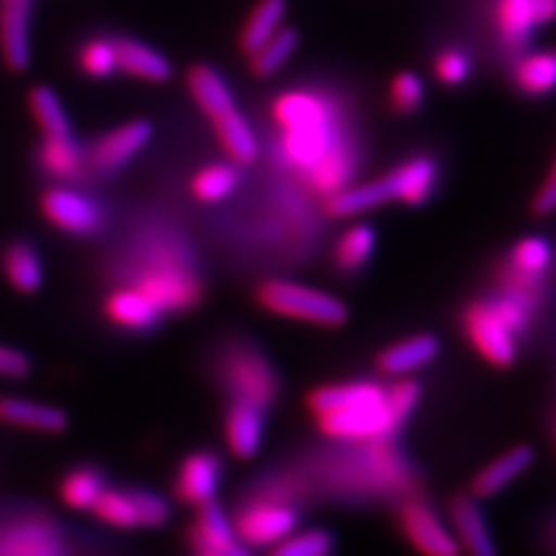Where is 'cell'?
<instances>
[{
    "label": "cell",
    "mask_w": 556,
    "mask_h": 556,
    "mask_svg": "<svg viewBox=\"0 0 556 556\" xmlns=\"http://www.w3.org/2000/svg\"><path fill=\"white\" fill-rule=\"evenodd\" d=\"M420 382L396 378L390 386L378 380H345L316 388L308 408L318 417L325 437L341 443L392 439L420 404Z\"/></svg>",
    "instance_id": "1"
},
{
    "label": "cell",
    "mask_w": 556,
    "mask_h": 556,
    "mask_svg": "<svg viewBox=\"0 0 556 556\" xmlns=\"http://www.w3.org/2000/svg\"><path fill=\"white\" fill-rule=\"evenodd\" d=\"M271 116L281 128L283 159L304 174L339 147L337 112L327 98L311 91H288L271 104Z\"/></svg>",
    "instance_id": "2"
},
{
    "label": "cell",
    "mask_w": 556,
    "mask_h": 556,
    "mask_svg": "<svg viewBox=\"0 0 556 556\" xmlns=\"http://www.w3.org/2000/svg\"><path fill=\"white\" fill-rule=\"evenodd\" d=\"M437 179V163L427 159V155H415V159L396 165L392 172L382 174V177L369 184L345 186L337 190V193L329 195L325 208L334 218H353L388 202L417 206L431 198Z\"/></svg>",
    "instance_id": "3"
},
{
    "label": "cell",
    "mask_w": 556,
    "mask_h": 556,
    "mask_svg": "<svg viewBox=\"0 0 556 556\" xmlns=\"http://www.w3.org/2000/svg\"><path fill=\"white\" fill-rule=\"evenodd\" d=\"M135 288L142 290L163 313L193 308L202 298L200 278L179 241H153L135 265Z\"/></svg>",
    "instance_id": "4"
},
{
    "label": "cell",
    "mask_w": 556,
    "mask_h": 556,
    "mask_svg": "<svg viewBox=\"0 0 556 556\" xmlns=\"http://www.w3.org/2000/svg\"><path fill=\"white\" fill-rule=\"evenodd\" d=\"M257 302L276 316L318 327H341L348 323V306L325 290L271 278L257 290Z\"/></svg>",
    "instance_id": "5"
},
{
    "label": "cell",
    "mask_w": 556,
    "mask_h": 556,
    "mask_svg": "<svg viewBox=\"0 0 556 556\" xmlns=\"http://www.w3.org/2000/svg\"><path fill=\"white\" fill-rule=\"evenodd\" d=\"M223 380L239 402H251L265 410L278 396V376L271 362L251 343L237 341L225 351Z\"/></svg>",
    "instance_id": "6"
},
{
    "label": "cell",
    "mask_w": 556,
    "mask_h": 556,
    "mask_svg": "<svg viewBox=\"0 0 556 556\" xmlns=\"http://www.w3.org/2000/svg\"><path fill=\"white\" fill-rule=\"evenodd\" d=\"M464 332L482 359L492 367L506 369L517 359V334L508 323L498 316L490 300L468 302L462 316Z\"/></svg>",
    "instance_id": "7"
},
{
    "label": "cell",
    "mask_w": 556,
    "mask_h": 556,
    "mask_svg": "<svg viewBox=\"0 0 556 556\" xmlns=\"http://www.w3.org/2000/svg\"><path fill=\"white\" fill-rule=\"evenodd\" d=\"M298 527V510L290 501L260 496L243 506L235 519V531L249 547H274Z\"/></svg>",
    "instance_id": "8"
},
{
    "label": "cell",
    "mask_w": 556,
    "mask_h": 556,
    "mask_svg": "<svg viewBox=\"0 0 556 556\" xmlns=\"http://www.w3.org/2000/svg\"><path fill=\"white\" fill-rule=\"evenodd\" d=\"M399 529L422 556H464L455 533L427 501L408 496L399 506Z\"/></svg>",
    "instance_id": "9"
},
{
    "label": "cell",
    "mask_w": 556,
    "mask_h": 556,
    "mask_svg": "<svg viewBox=\"0 0 556 556\" xmlns=\"http://www.w3.org/2000/svg\"><path fill=\"white\" fill-rule=\"evenodd\" d=\"M42 212L56 228L79 237L98 232L104 223L102 208L91 198L70 188L47 190L42 195Z\"/></svg>",
    "instance_id": "10"
},
{
    "label": "cell",
    "mask_w": 556,
    "mask_h": 556,
    "mask_svg": "<svg viewBox=\"0 0 556 556\" xmlns=\"http://www.w3.org/2000/svg\"><path fill=\"white\" fill-rule=\"evenodd\" d=\"M193 545L202 556H253L249 545L237 535L232 521L214 501L200 506L193 527Z\"/></svg>",
    "instance_id": "11"
},
{
    "label": "cell",
    "mask_w": 556,
    "mask_h": 556,
    "mask_svg": "<svg viewBox=\"0 0 556 556\" xmlns=\"http://www.w3.org/2000/svg\"><path fill=\"white\" fill-rule=\"evenodd\" d=\"M450 521L452 533L466 556H498L494 535L490 525L478 506L476 496L459 494L450 503Z\"/></svg>",
    "instance_id": "12"
},
{
    "label": "cell",
    "mask_w": 556,
    "mask_h": 556,
    "mask_svg": "<svg viewBox=\"0 0 556 556\" xmlns=\"http://www.w3.org/2000/svg\"><path fill=\"white\" fill-rule=\"evenodd\" d=\"M151 137V126L147 121H130V124L118 126L102 135L91 149L89 161L98 172H114L126 165L130 159L144 149Z\"/></svg>",
    "instance_id": "13"
},
{
    "label": "cell",
    "mask_w": 556,
    "mask_h": 556,
    "mask_svg": "<svg viewBox=\"0 0 556 556\" xmlns=\"http://www.w3.org/2000/svg\"><path fill=\"white\" fill-rule=\"evenodd\" d=\"M441 343L433 334H415L388 345L376 359L382 376L406 378L417 369H425L439 357Z\"/></svg>",
    "instance_id": "14"
},
{
    "label": "cell",
    "mask_w": 556,
    "mask_h": 556,
    "mask_svg": "<svg viewBox=\"0 0 556 556\" xmlns=\"http://www.w3.org/2000/svg\"><path fill=\"white\" fill-rule=\"evenodd\" d=\"M223 473V464L214 452H195V455L186 457L179 468L174 490L181 501L193 503V506H204V503L214 501L218 492V482Z\"/></svg>",
    "instance_id": "15"
},
{
    "label": "cell",
    "mask_w": 556,
    "mask_h": 556,
    "mask_svg": "<svg viewBox=\"0 0 556 556\" xmlns=\"http://www.w3.org/2000/svg\"><path fill=\"white\" fill-rule=\"evenodd\" d=\"M0 556H63V545L54 527L28 519L0 531Z\"/></svg>",
    "instance_id": "16"
},
{
    "label": "cell",
    "mask_w": 556,
    "mask_h": 556,
    "mask_svg": "<svg viewBox=\"0 0 556 556\" xmlns=\"http://www.w3.org/2000/svg\"><path fill=\"white\" fill-rule=\"evenodd\" d=\"M104 311H108L114 325H118L121 329H130V332H144V329L159 325L165 316L153 300H149L142 290L130 283L116 288L110 294Z\"/></svg>",
    "instance_id": "17"
},
{
    "label": "cell",
    "mask_w": 556,
    "mask_h": 556,
    "mask_svg": "<svg viewBox=\"0 0 556 556\" xmlns=\"http://www.w3.org/2000/svg\"><path fill=\"white\" fill-rule=\"evenodd\" d=\"M265 437V408L251 404V402H239L235 399L232 408L225 417V439L232 450V455L249 459L260 450Z\"/></svg>",
    "instance_id": "18"
},
{
    "label": "cell",
    "mask_w": 556,
    "mask_h": 556,
    "mask_svg": "<svg viewBox=\"0 0 556 556\" xmlns=\"http://www.w3.org/2000/svg\"><path fill=\"white\" fill-rule=\"evenodd\" d=\"M533 464V450L529 445H515L501 457L492 459L471 480V496L490 498L517 480Z\"/></svg>",
    "instance_id": "19"
},
{
    "label": "cell",
    "mask_w": 556,
    "mask_h": 556,
    "mask_svg": "<svg viewBox=\"0 0 556 556\" xmlns=\"http://www.w3.org/2000/svg\"><path fill=\"white\" fill-rule=\"evenodd\" d=\"M28 16V0H8L0 12V49L12 70H24L30 59Z\"/></svg>",
    "instance_id": "20"
},
{
    "label": "cell",
    "mask_w": 556,
    "mask_h": 556,
    "mask_svg": "<svg viewBox=\"0 0 556 556\" xmlns=\"http://www.w3.org/2000/svg\"><path fill=\"white\" fill-rule=\"evenodd\" d=\"M0 420L12 427H24L42 433H59L67 427V415L61 408L28 402V399L20 396L0 399Z\"/></svg>",
    "instance_id": "21"
},
{
    "label": "cell",
    "mask_w": 556,
    "mask_h": 556,
    "mask_svg": "<svg viewBox=\"0 0 556 556\" xmlns=\"http://www.w3.org/2000/svg\"><path fill=\"white\" fill-rule=\"evenodd\" d=\"M212 124L216 128L218 142L223 144L225 153H228L237 165H249L257 159L260 153L257 137L247 116H243L237 108L212 118Z\"/></svg>",
    "instance_id": "22"
},
{
    "label": "cell",
    "mask_w": 556,
    "mask_h": 556,
    "mask_svg": "<svg viewBox=\"0 0 556 556\" xmlns=\"http://www.w3.org/2000/svg\"><path fill=\"white\" fill-rule=\"evenodd\" d=\"M188 89H190V96H193L195 102L200 104V110L208 118H216L237 108L228 81H225L216 70L208 65H198L190 70Z\"/></svg>",
    "instance_id": "23"
},
{
    "label": "cell",
    "mask_w": 556,
    "mask_h": 556,
    "mask_svg": "<svg viewBox=\"0 0 556 556\" xmlns=\"http://www.w3.org/2000/svg\"><path fill=\"white\" fill-rule=\"evenodd\" d=\"M116 67L147 81H165L172 75V65L161 51L137 40H116Z\"/></svg>",
    "instance_id": "24"
},
{
    "label": "cell",
    "mask_w": 556,
    "mask_h": 556,
    "mask_svg": "<svg viewBox=\"0 0 556 556\" xmlns=\"http://www.w3.org/2000/svg\"><path fill=\"white\" fill-rule=\"evenodd\" d=\"M496 24L508 45H525L535 26L541 24L538 0H498Z\"/></svg>",
    "instance_id": "25"
},
{
    "label": "cell",
    "mask_w": 556,
    "mask_h": 556,
    "mask_svg": "<svg viewBox=\"0 0 556 556\" xmlns=\"http://www.w3.org/2000/svg\"><path fill=\"white\" fill-rule=\"evenodd\" d=\"M3 271L12 288L20 292H35L42 286L40 255L26 241H12L3 251Z\"/></svg>",
    "instance_id": "26"
},
{
    "label": "cell",
    "mask_w": 556,
    "mask_h": 556,
    "mask_svg": "<svg viewBox=\"0 0 556 556\" xmlns=\"http://www.w3.org/2000/svg\"><path fill=\"white\" fill-rule=\"evenodd\" d=\"M376 251V230L367 223H357L348 228L334 249V265L345 274H355L367 267Z\"/></svg>",
    "instance_id": "27"
},
{
    "label": "cell",
    "mask_w": 556,
    "mask_h": 556,
    "mask_svg": "<svg viewBox=\"0 0 556 556\" xmlns=\"http://www.w3.org/2000/svg\"><path fill=\"white\" fill-rule=\"evenodd\" d=\"M286 20V0H260V3L253 8L249 14L247 26L241 30L239 45L247 54H253V51L269 40L271 35L283 26Z\"/></svg>",
    "instance_id": "28"
},
{
    "label": "cell",
    "mask_w": 556,
    "mask_h": 556,
    "mask_svg": "<svg viewBox=\"0 0 556 556\" xmlns=\"http://www.w3.org/2000/svg\"><path fill=\"white\" fill-rule=\"evenodd\" d=\"M40 165L56 179H73L81 169V151L73 135L45 137L40 147Z\"/></svg>",
    "instance_id": "29"
},
{
    "label": "cell",
    "mask_w": 556,
    "mask_h": 556,
    "mask_svg": "<svg viewBox=\"0 0 556 556\" xmlns=\"http://www.w3.org/2000/svg\"><path fill=\"white\" fill-rule=\"evenodd\" d=\"M104 490H108V486H104L102 473L91 466L75 468V471H70L61 482L63 501L70 508L77 510H93L96 501Z\"/></svg>",
    "instance_id": "30"
},
{
    "label": "cell",
    "mask_w": 556,
    "mask_h": 556,
    "mask_svg": "<svg viewBox=\"0 0 556 556\" xmlns=\"http://www.w3.org/2000/svg\"><path fill=\"white\" fill-rule=\"evenodd\" d=\"M515 81L527 96H545L556 89V54L541 51L521 61L515 70Z\"/></svg>",
    "instance_id": "31"
},
{
    "label": "cell",
    "mask_w": 556,
    "mask_h": 556,
    "mask_svg": "<svg viewBox=\"0 0 556 556\" xmlns=\"http://www.w3.org/2000/svg\"><path fill=\"white\" fill-rule=\"evenodd\" d=\"M298 33L292 28H278L269 40H265L260 45L251 56V70L253 75L257 77H269L274 75L278 67H283L288 63V59L292 56V51L298 49Z\"/></svg>",
    "instance_id": "32"
},
{
    "label": "cell",
    "mask_w": 556,
    "mask_h": 556,
    "mask_svg": "<svg viewBox=\"0 0 556 556\" xmlns=\"http://www.w3.org/2000/svg\"><path fill=\"white\" fill-rule=\"evenodd\" d=\"M552 247L549 241L543 237H525L519 239L515 247L510 249L508 257L503 260L508 267L529 274V276H541L547 278L549 267H552Z\"/></svg>",
    "instance_id": "33"
},
{
    "label": "cell",
    "mask_w": 556,
    "mask_h": 556,
    "mask_svg": "<svg viewBox=\"0 0 556 556\" xmlns=\"http://www.w3.org/2000/svg\"><path fill=\"white\" fill-rule=\"evenodd\" d=\"M239 186V172L235 165L214 163L200 169L193 179V195L200 202H220L230 198Z\"/></svg>",
    "instance_id": "34"
},
{
    "label": "cell",
    "mask_w": 556,
    "mask_h": 556,
    "mask_svg": "<svg viewBox=\"0 0 556 556\" xmlns=\"http://www.w3.org/2000/svg\"><path fill=\"white\" fill-rule=\"evenodd\" d=\"M30 112L35 124L40 126L45 137H65L70 135V121L56 93L51 89H33L30 91Z\"/></svg>",
    "instance_id": "35"
},
{
    "label": "cell",
    "mask_w": 556,
    "mask_h": 556,
    "mask_svg": "<svg viewBox=\"0 0 556 556\" xmlns=\"http://www.w3.org/2000/svg\"><path fill=\"white\" fill-rule=\"evenodd\" d=\"M96 515L118 529H135L139 527V510L135 490L121 492V490H104L93 506Z\"/></svg>",
    "instance_id": "36"
},
{
    "label": "cell",
    "mask_w": 556,
    "mask_h": 556,
    "mask_svg": "<svg viewBox=\"0 0 556 556\" xmlns=\"http://www.w3.org/2000/svg\"><path fill=\"white\" fill-rule=\"evenodd\" d=\"M334 549V538L323 529L290 533L278 541L269 556H329Z\"/></svg>",
    "instance_id": "37"
},
{
    "label": "cell",
    "mask_w": 556,
    "mask_h": 556,
    "mask_svg": "<svg viewBox=\"0 0 556 556\" xmlns=\"http://www.w3.org/2000/svg\"><path fill=\"white\" fill-rule=\"evenodd\" d=\"M79 65L86 75L108 77L116 70V40H89L79 51Z\"/></svg>",
    "instance_id": "38"
},
{
    "label": "cell",
    "mask_w": 556,
    "mask_h": 556,
    "mask_svg": "<svg viewBox=\"0 0 556 556\" xmlns=\"http://www.w3.org/2000/svg\"><path fill=\"white\" fill-rule=\"evenodd\" d=\"M392 104L399 112H413L425 100V86L415 73H399L390 86Z\"/></svg>",
    "instance_id": "39"
},
{
    "label": "cell",
    "mask_w": 556,
    "mask_h": 556,
    "mask_svg": "<svg viewBox=\"0 0 556 556\" xmlns=\"http://www.w3.org/2000/svg\"><path fill=\"white\" fill-rule=\"evenodd\" d=\"M433 73H437L439 81L457 86L466 81L468 73H471V63H468V56L459 49H445L443 54H439L437 63H433Z\"/></svg>",
    "instance_id": "40"
},
{
    "label": "cell",
    "mask_w": 556,
    "mask_h": 556,
    "mask_svg": "<svg viewBox=\"0 0 556 556\" xmlns=\"http://www.w3.org/2000/svg\"><path fill=\"white\" fill-rule=\"evenodd\" d=\"M30 369L28 357L10 345H0V378H22Z\"/></svg>",
    "instance_id": "41"
},
{
    "label": "cell",
    "mask_w": 556,
    "mask_h": 556,
    "mask_svg": "<svg viewBox=\"0 0 556 556\" xmlns=\"http://www.w3.org/2000/svg\"><path fill=\"white\" fill-rule=\"evenodd\" d=\"M531 208H533V214H538V216H547V214L556 212V161H554L549 174L545 177L541 190L535 193Z\"/></svg>",
    "instance_id": "42"
},
{
    "label": "cell",
    "mask_w": 556,
    "mask_h": 556,
    "mask_svg": "<svg viewBox=\"0 0 556 556\" xmlns=\"http://www.w3.org/2000/svg\"><path fill=\"white\" fill-rule=\"evenodd\" d=\"M552 543H554V549H556V529H554V533H552Z\"/></svg>",
    "instance_id": "43"
},
{
    "label": "cell",
    "mask_w": 556,
    "mask_h": 556,
    "mask_svg": "<svg viewBox=\"0 0 556 556\" xmlns=\"http://www.w3.org/2000/svg\"><path fill=\"white\" fill-rule=\"evenodd\" d=\"M198 556H202V554H198Z\"/></svg>",
    "instance_id": "44"
}]
</instances>
